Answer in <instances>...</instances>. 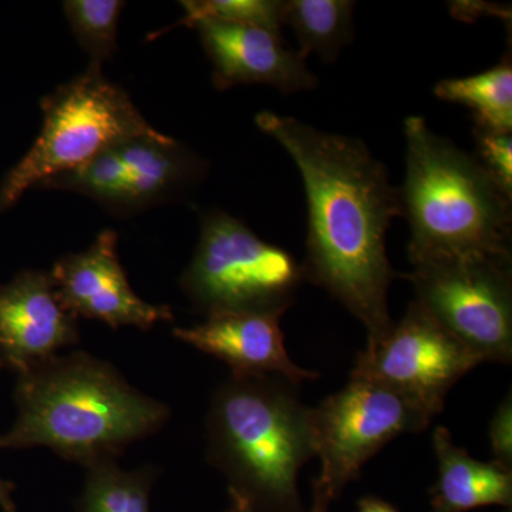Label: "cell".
<instances>
[{
  "label": "cell",
  "instance_id": "obj_1",
  "mask_svg": "<svg viewBox=\"0 0 512 512\" xmlns=\"http://www.w3.org/2000/svg\"><path fill=\"white\" fill-rule=\"evenodd\" d=\"M256 126L295 161L308 202L303 278L325 289L367 330V346L392 329L387 293L396 278L386 252L399 190L363 141L261 111Z\"/></svg>",
  "mask_w": 512,
  "mask_h": 512
},
{
  "label": "cell",
  "instance_id": "obj_2",
  "mask_svg": "<svg viewBox=\"0 0 512 512\" xmlns=\"http://www.w3.org/2000/svg\"><path fill=\"white\" fill-rule=\"evenodd\" d=\"M13 399L18 419L0 436V451L49 447L84 468L117 460L171 416L167 404L138 392L111 363L80 350L20 373Z\"/></svg>",
  "mask_w": 512,
  "mask_h": 512
},
{
  "label": "cell",
  "instance_id": "obj_3",
  "mask_svg": "<svg viewBox=\"0 0 512 512\" xmlns=\"http://www.w3.org/2000/svg\"><path fill=\"white\" fill-rule=\"evenodd\" d=\"M406 177L399 190L409 220L410 264L448 258L511 262L512 197L423 117H407Z\"/></svg>",
  "mask_w": 512,
  "mask_h": 512
},
{
  "label": "cell",
  "instance_id": "obj_4",
  "mask_svg": "<svg viewBox=\"0 0 512 512\" xmlns=\"http://www.w3.org/2000/svg\"><path fill=\"white\" fill-rule=\"evenodd\" d=\"M279 376H231L212 394L207 457L255 512H299L298 476L316 457L312 407Z\"/></svg>",
  "mask_w": 512,
  "mask_h": 512
},
{
  "label": "cell",
  "instance_id": "obj_5",
  "mask_svg": "<svg viewBox=\"0 0 512 512\" xmlns=\"http://www.w3.org/2000/svg\"><path fill=\"white\" fill-rule=\"evenodd\" d=\"M42 110V133L0 185V212L47 178L76 170L128 138L157 133L97 64L46 96Z\"/></svg>",
  "mask_w": 512,
  "mask_h": 512
},
{
  "label": "cell",
  "instance_id": "obj_6",
  "mask_svg": "<svg viewBox=\"0 0 512 512\" xmlns=\"http://www.w3.org/2000/svg\"><path fill=\"white\" fill-rule=\"evenodd\" d=\"M305 281L302 265L285 249L262 241L224 211L202 215L201 235L181 288L205 315L282 312Z\"/></svg>",
  "mask_w": 512,
  "mask_h": 512
},
{
  "label": "cell",
  "instance_id": "obj_7",
  "mask_svg": "<svg viewBox=\"0 0 512 512\" xmlns=\"http://www.w3.org/2000/svg\"><path fill=\"white\" fill-rule=\"evenodd\" d=\"M431 420L390 387L352 373L345 389L312 407L320 460L313 494L332 503L386 444L402 434L426 430Z\"/></svg>",
  "mask_w": 512,
  "mask_h": 512
},
{
  "label": "cell",
  "instance_id": "obj_8",
  "mask_svg": "<svg viewBox=\"0 0 512 512\" xmlns=\"http://www.w3.org/2000/svg\"><path fill=\"white\" fill-rule=\"evenodd\" d=\"M416 301L483 362L512 360L511 262L433 259L412 265Z\"/></svg>",
  "mask_w": 512,
  "mask_h": 512
},
{
  "label": "cell",
  "instance_id": "obj_9",
  "mask_svg": "<svg viewBox=\"0 0 512 512\" xmlns=\"http://www.w3.org/2000/svg\"><path fill=\"white\" fill-rule=\"evenodd\" d=\"M202 170L200 158L157 131L121 141L82 167L47 178L37 187L79 192L107 211L131 214L177 197Z\"/></svg>",
  "mask_w": 512,
  "mask_h": 512
},
{
  "label": "cell",
  "instance_id": "obj_10",
  "mask_svg": "<svg viewBox=\"0 0 512 512\" xmlns=\"http://www.w3.org/2000/svg\"><path fill=\"white\" fill-rule=\"evenodd\" d=\"M480 363L473 350L413 301L384 338L359 353L352 373L390 387L434 419L454 384Z\"/></svg>",
  "mask_w": 512,
  "mask_h": 512
},
{
  "label": "cell",
  "instance_id": "obj_11",
  "mask_svg": "<svg viewBox=\"0 0 512 512\" xmlns=\"http://www.w3.org/2000/svg\"><path fill=\"white\" fill-rule=\"evenodd\" d=\"M117 245L119 235L104 229L87 251L57 259L50 275L64 308L77 318L101 320L111 329L150 330L158 322H173L170 306L143 301L131 288Z\"/></svg>",
  "mask_w": 512,
  "mask_h": 512
},
{
  "label": "cell",
  "instance_id": "obj_12",
  "mask_svg": "<svg viewBox=\"0 0 512 512\" xmlns=\"http://www.w3.org/2000/svg\"><path fill=\"white\" fill-rule=\"evenodd\" d=\"M79 342V318L60 302L50 272L22 271L0 284L3 367L18 376Z\"/></svg>",
  "mask_w": 512,
  "mask_h": 512
},
{
  "label": "cell",
  "instance_id": "obj_13",
  "mask_svg": "<svg viewBox=\"0 0 512 512\" xmlns=\"http://www.w3.org/2000/svg\"><path fill=\"white\" fill-rule=\"evenodd\" d=\"M191 28L197 29L211 59L212 82L218 90L239 84H266L293 94L318 87V79L298 50L286 47L284 39L275 33L214 19L197 20Z\"/></svg>",
  "mask_w": 512,
  "mask_h": 512
},
{
  "label": "cell",
  "instance_id": "obj_14",
  "mask_svg": "<svg viewBox=\"0 0 512 512\" xmlns=\"http://www.w3.org/2000/svg\"><path fill=\"white\" fill-rule=\"evenodd\" d=\"M282 312H217L192 328H174L175 339L217 357L232 375L279 376L293 384L318 379L292 362L281 329Z\"/></svg>",
  "mask_w": 512,
  "mask_h": 512
},
{
  "label": "cell",
  "instance_id": "obj_15",
  "mask_svg": "<svg viewBox=\"0 0 512 512\" xmlns=\"http://www.w3.org/2000/svg\"><path fill=\"white\" fill-rule=\"evenodd\" d=\"M439 476L431 490V512H466L488 505L511 507L512 470L497 461L483 463L453 443L440 426L433 434Z\"/></svg>",
  "mask_w": 512,
  "mask_h": 512
},
{
  "label": "cell",
  "instance_id": "obj_16",
  "mask_svg": "<svg viewBox=\"0 0 512 512\" xmlns=\"http://www.w3.org/2000/svg\"><path fill=\"white\" fill-rule=\"evenodd\" d=\"M437 99L463 104L474 114V127L512 133V62L510 53L497 66L473 76L441 80Z\"/></svg>",
  "mask_w": 512,
  "mask_h": 512
},
{
  "label": "cell",
  "instance_id": "obj_17",
  "mask_svg": "<svg viewBox=\"0 0 512 512\" xmlns=\"http://www.w3.org/2000/svg\"><path fill=\"white\" fill-rule=\"evenodd\" d=\"M352 0H288L284 25H289L298 39V53L306 57L316 53L332 63L338 59L353 36Z\"/></svg>",
  "mask_w": 512,
  "mask_h": 512
},
{
  "label": "cell",
  "instance_id": "obj_18",
  "mask_svg": "<svg viewBox=\"0 0 512 512\" xmlns=\"http://www.w3.org/2000/svg\"><path fill=\"white\" fill-rule=\"evenodd\" d=\"M154 467L123 470L117 460L86 468L79 512H151L150 495L156 480Z\"/></svg>",
  "mask_w": 512,
  "mask_h": 512
},
{
  "label": "cell",
  "instance_id": "obj_19",
  "mask_svg": "<svg viewBox=\"0 0 512 512\" xmlns=\"http://www.w3.org/2000/svg\"><path fill=\"white\" fill-rule=\"evenodd\" d=\"M126 3L120 0H66L64 13L70 28L90 63L101 66L117 52V33L121 10Z\"/></svg>",
  "mask_w": 512,
  "mask_h": 512
},
{
  "label": "cell",
  "instance_id": "obj_20",
  "mask_svg": "<svg viewBox=\"0 0 512 512\" xmlns=\"http://www.w3.org/2000/svg\"><path fill=\"white\" fill-rule=\"evenodd\" d=\"M181 5L185 16L177 26L214 19L268 30L279 36L284 26L285 2L282 0H188Z\"/></svg>",
  "mask_w": 512,
  "mask_h": 512
},
{
  "label": "cell",
  "instance_id": "obj_21",
  "mask_svg": "<svg viewBox=\"0 0 512 512\" xmlns=\"http://www.w3.org/2000/svg\"><path fill=\"white\" fill-rule=\"evenodd\" d=\"M478 163L512 197V133L474 127Z\"/></svg>",
  "mask_w": 512,
  "mask_h": 512
},
{
  "label": "cell",
  "instance_id": "obj_22",
  "mask_svg": "<svg viewBox=\"0 0 512 512\" xmlns=\"http://www.w3.org/2000/svg\"><path fill=\"white\" fill-rule=\"evenodd\" d=\"M490 444L494 461L512 468V396L508 393L490 424Z\"/></svg>",
  "mask_w": 512,
  "mask_h": 512
},
{
  "label": "cell",
  "instance_id": "obj_23",
  "mask_svg": "<svg viewBox=\"0 0 512 512\" xmlns=\"http://www.w3.org/2000/svg\"><path fill=\"white\" fill-rule=\"evenodd\" d=\"M229 493V491H228ZM229 507L224 512H255L252 510L251 505L247 501L242 500L237 494L229 493ZM329 501L320 497L318 494H313V505L309 512H329Z\"/></svg>",
  "mask_w": 512,
  "mask_h": 512
},
{
  "label": "cell",
  "instance_id": "obj_24",
  "mask_svg": "<svg viewBox=\"0 0 512 512\" xmlns=\"http://www.w3.org/2000/svg\"><path fill=\"white\" fill-rule=\"evenodd\" d=\"M16 485L0 477V508L3 512H18V505L13 500Z\"/></svg>",
  "mask_w": 512,
  "mask_h": 512
},
{
  "label": "cell",
  "instance_id": "obj_25",
  "mask_svg": "<svg viewBox=\"0 0 512 512\" xmlns=\"http://www.w3.org/2000/svg\"><path fill=\"white\" fill-rule=\"evenodd\" d=\"M359 512H399L393 505L376 497H365L359 501Z\"/></svg>",
  "mask_w": 512,
  "mask_h": 512
},
{
  "label": "cell",
  "instance_id": "obj_26",
  "mask_svg": "<svg viewBox=\"0 0 512 512\" xmlns=\"http://www.w3.org/2000/svg\"><path fill=\"white\" fill-rule=\"evenodd\" d=\"M3 365H2V362H0V369H2Z\"/></svg>",
  "mask_w": 512,
  "mask_h": 512
}]
</instances>
